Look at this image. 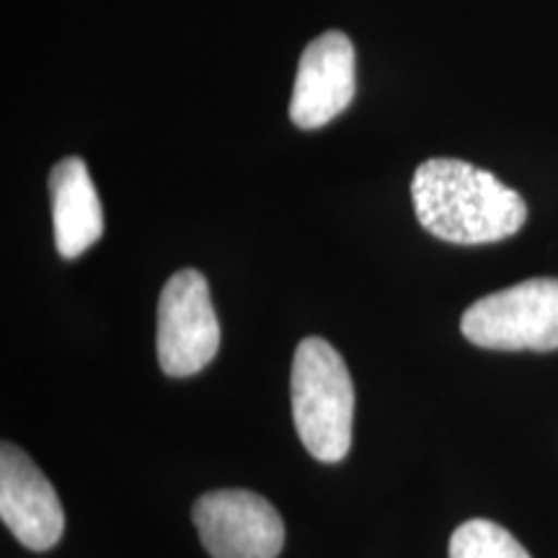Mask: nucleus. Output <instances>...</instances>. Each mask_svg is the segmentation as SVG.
I'll use <instances>...</instances> for the list:
<instances>
[{
	"mask_svg": "<svg viewBox=\"0 0 558 558\" xmlns=\"http://www.w3.org/2000/svg\"><path fill=\"white\" fill-rule=\"evenodd\" d=\"M471 344L499 352L558 349V279L541 277L476 300L460 318Z\"/></svg>",
	"mask_w": 558,
	"mask_h": 558,
	"instance_id": "obj_3",
	"label": "nucleus"
},
{
	"mask_svg": "<svg viewBox=\"0 0 558 558\" xmlns=\"http://www.w3.org/2000/svg\"><path fill=\"white\" fill-rule=\"evenodd\" d=\"M292 418L300 442L320 463H339L352 448L354 383L329 341L303 339L292 357Z\"/></svg>",
	"mask_w": 558,
	"mask_h": 558,
	"instance_id": "obj_2",
	"label": "nucleus"
},
{
	"mask_svg": "<svg viewBox=\"0 0 558 558\" xmlns=\"http://www.w3.org/2000/svg\"><path fill=\"white\" fill-rule=\"evenodd\" d=\"M416 218L439 241L481 246L514 235L527 205L505 181L456 158H429L411 181Z\"/></svg>",
	"mask_w": 558,
	"mask_h": 558,
	"instance_id": "obj_1",
	"label": "nucleus"
},
{
	"mask_svg": "<svg viewBox=\"0 0 558 558\" xmlns=\"http://www.w3.org/2000/svg\"><path fill=\"white\" fill-rule=\"evenodd\" d=\"M450 558H530V554L497 522L469 520L452 533Z\"/></svg>",
	"mask_w": 558,
	"mask_h": 558,
	"instance_id": "obj_9",
	"label": "nucleus"
},
{
	"mask_svg": "<svg viewBox=\"0 0 558 558\" xmlns=\"http://www.w3.org/2000/svg\"><path fill=\"white\" fill-rule=\"evenodd\" d=\"M0 518L32 550H50L65 530V512L50 478L16 445L0 448Z\"/></svg>",
	"mask_w": 558,
	"mask_h": 558,
	"instance_id": "obj_7",
	"label": "nucleus"
},
{
	"mask_svg": "<svg viewBox=\"0 0 558 558\" xmlns=\"http://www.w3.org/2000/svg\"><path fill=\"white\" fill-rule=\"evenodd\" d=\"M192 520L213 558H277L284 546L279 512L246 488L205 494L194 505Z\"/></svg>",
	"mask_w": 558,
	"mask_h": 558,
	"instance_id": "obj_5",
	"label": "nucleus"
},
{
	"mask_svg": "<svg viewBox=\"0 0 558 558\" xmlns=\"http://www.w3.org/2000/svg\"><path fill=\"white\" fill-rule=\"evenodd\" d=\"M357 90V54L347 34L326 32L300 58L290 120L300 130L326 128L344 111Z\"/></svg>",
	"mask_w": 558,
	"mask_h": 558,
	"instance_id": "obj_6",
	"label": "nucleus"
},
{
	"mask_svg": "<svg viewBox=\"0 0 558 558\" xmlns=\"http://www.w3.org/2000/svg\"><path fill=\"white\" fill-rule=\"evenodd\" d=\"M54 246L62 259H78L104 233V213L88 166L65 158L50 173Z\"/></svg>",
	"mask_w": 558,
	"mask_h": 558,
	"instance_id": "obj_8",
	"label": "nucleus"
},
{
	"mask_svg": "<svg viewBox=\"0 0 558 558\" xmlns=\"http://www.w3.org/2000/svg\"><path fill=\"white\" fill-rule=\"evenodd\" d=\"M220 349V324L202 271L181 269L158 300V362L169 378L205 369Z\"/></svg>",
	"mask_w": 558,
	"mask_h": 558,
	"instance_id": "obj_4",
	"label": "nucleus"
}]
</instances>
